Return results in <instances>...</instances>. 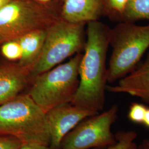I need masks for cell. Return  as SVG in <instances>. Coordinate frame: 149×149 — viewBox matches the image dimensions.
<instances>
[{"label":"cell","instance_id":"obj_1","mask_svg":"<svg viewBox=\"0 0 149 149\" xmlns=\"http://www.w3.org/2000/svg\"><path fill=\"white\" fill-rule=\"evenodd\" d=\"M87 25L84 53L79 69V85L71 103L99 113L103 109L106 101L107 56L111 28L99 21Z\"/></svg>","mask_w":149,"mask_h":149},{"label":"cell","instance_id":"obj_2","mask_svg":"<svg viewBox=\"0 0 149 149\" xmlns=\"http://www.w3.org/2000/svg\"><path fill=\"white\" fill-rule=\"evenodd\" d=\"M0 134L15 137L23 144L50 143L45 112L27 93L0 105Z\"/></svg>","mask_w":149,"mask_h":149},{"label":"cell","instance_id":"obj_3","mask_svg":"<svg viewBox=\"0 0 149 149\" xmlns=\"http://www.w3.org/2000/svg\"><path fill=\"white\" fill-rule=\"evenodd\" d=\"M82 54L33 77L27 94L43 111L71 103L79 85V69Z\"/></svg>","mask_w":149,"mask_h":149},{"label":"cell","instance_id":"obj_4","mask_svg":"<svg viewBox=\"0 0 149 149\" xmlns=\"http://www.w3.org/2000/svg\"><path fill=\"white\" fill-rule=\"evenodd\" d=\"M109 45L112 50L107 80L111 84L131 72L149 49V24L119 22L111 29Z\"/></svg>","mask_w":149,"mask_h":149},{"label":"cell","instance_id":"obj_5","mask_svg":"<svg viewBox=\"0 0 149 149\" xmlns=\"http://www.w3.org/2000/svg\"><path fill=\"white\" fill-rule=\"evenodd\" d=\"M86 24L70 23L60 18L49 27L42 51L32 67V77L53 69L84 50Z\"/></svg>","mask_w":149,"mask_h":149},{"label":"cell","instance_id":"obj_6","mask_svg":"<svg viewBox=\"0 0 149 149\" xmlns=\"http://www.w3.org/2000/svg\"><path fill=\"white\" fill-rule=\"evenodd\" d=\"M58 14L23 0H12L0 10V45L30 32L47 30Z\"/></svg>","mask_w":149,"mask_h":149},{"label":"cell","instance_id":"obj_7","mask_svg":"<svg viewBox=\"0 0 149 149\" xmlns=\"http://www.w3.org/2000/svg\"><path fill=\"white\" fill-rule=\"evenodd\" d=\"M118 111L114 104L86 118L64 137L60 149H100L114 144L116 139L112 127L117 119Z\"/></svg>","mask_w":149,"mask_h":149},{"label":"cell","instance_id":"obj_8","mask_svg":"<svg viewBox=\"0 0 149 149\" xmlns=\"http://www.w3.org/2000/svg\"><path fill=\"white\" fill-rule=\"evenodd\" d=\"M98 113L67 103L55 107L45 113L50 135L49 146L60 149L64 137L81 121Z\"/></svg>","mask_w":149,"mask_h":149},{"label":"cell","instance_id":"obj_9","mask_svg":"<svg viewBox=\"0 0 149 149\" xmlns=\"http://www.w3.org/2000/svg\"><path fill=\"white\" fill-rule=\"evenodd\" d=\"M31 70L18 63H0V105L20 95L32 82Z\"/></svg>","mask_w":149,"mask_h":149},{"label":"cell","instance_id":"obj_10","mask_svg":"<svg viewBox=\"0 0 149 149\" xmlns=\"http://www.w3.org/2000/svg\"><path fill=\"white\" fill-rule=\"evenodd\" d=\"M114 93H124L141 99L149 104V54L144 62L119 80L117 84L107 86Z\"/></svg>","mask_w":149,"mask_h":149},{"label":"cell","instance_id":"obj_11","mask_svg":"<svg viewBox=\"0 0 149 149\" xmlns=\"http://www.w3.org/2000/svg\"><path fill=\"white\" fill-rule=\"evenodd\" d=\"M104 15L103 0H63L60 16L65 21L87 24Z\"/></svg>","mask_w":149,"mask_h":149},{"label":"cell","instance_id":"obj_12","mask_svg":"<svg viewBox=\"0 0 149 149\" xmlns=\"http://www.w3.org/2000/svg\"><path fill=\"white\" fill-rule=\"evenodd\" d=\"M46 33L47 30H37L17 39L22 50L21 59L18 63L32 69L42 51Z\"/></svg>","mask_w":149,"mask_h":149},{"label":"cell","instance_id":"obj_13","mask_svg":"<svg viewBox=\"0 0 149 149\" xmlns=\"http://www.w3.org/2000/svg\"><path fill=\"white\" fill-rule=\"evenodd\" d=\"M149 22V0H129L126 8L118 22Z\"/></svg>","mask_w":149,"mask_h":149},{"label":"cell","instance_id":"obj_14","mask_svg":"<svg viewBox=\"0 0 149 149\" xmlns=\"http://www.w3.org/2000/svg\"><path fill=\"white\" fill-rule=\"evenodd\" d=\"M114 144L103 148L94 149H136L135 140L138 134L135 130H120L115 134Z\"/></svg>","mask_w":149,"mask_h":149},{"label":"cell","instance_id":"obj_15","mask_svg":"<svg viewBox=\"0 0 149 149\" xmlns=\"http://www.w3.org/2000/svg\"><path fill=\"white\" fill-rule=\"evenodd\" d=\"M1 55L7 61L19 63L22 55L21 46L17 39L10 40L0 45Z\"/></svg>","mask_w":149,"mask_h":149},{"label":"cell","instance_id":"obj_16","mask_svg":"<svg viewBox=\"0 0 149 149\" xmlns=\"http://www.w3.org/2000/svg\"><path fill=\"white\" fill-rule=\"evenodd\" d=\"M104 15L118 22L125 11L129 0H103Z\"/></svg>","mask_w":149,"mask_h":149},{"label":"cell","instance_id":"obj_17","mask_svg":"<svg viewBox=\"0 0 149 149\" xmlns=\"http://www.w3.org/2000/svg\"><path fill=\"white\" fill-rule=\"evenodd\" d=\"M147 108L141 103L137 102L132 103L128 111L129 120L135 124L143 125Z\"/></svg>","mask_w":149,"mask_h":149},{"label":"cell","instance_id":"obj_18","mask_svg":"<svg viewBox=\"0 0 149 149\" xmlns=\"http://www.w3.org/2000/svg\"><path fill=\"white\" fill-rule=\"evenodd\" d=\"M39 6L60 15L63 0H23Z\"/></svg>","mask_w":149,"mask_h":149},{"label":"cell","instance_id":"obj_19","mask_svg":"<svg viewBox=\"0 0 149 149\" xmlns=\"http://www.w3.org/2000/svg\"><path fill=\"white\" fill-rule=\"evenodd\" d=\"M23 145L15 137L0 134V149H20Z\"/></svg>","mask_w":149,"mask_h":149},{"label":"cell","instance_id":"obj_20","mask_svg":"<svg viewBox=\"0 0 149 149\" xmlns=\"http://www.w3.org/2000/svg\"><path fill=\"white\" fill-rule=\"evenodd\" d=\"M20 149H52L49 146L39 144H23Z\"/></svg>","mask_w":149,"mask_h":149},{"label":"cell","instance_id":"obj_21","mask_svg":"<svg viewBox=\"0 0 149 149\" xmlns=\"http://www.w3.org/2000/svg\"><path fill=\"white\" fill-rule=\"evenodd\" d=\"M136 149H149V138L145 139L139 145H137Z\"/></svg>","mask_w":149,"mask_h":149},{"label":"cell","instance_id":"obj_22","mask_svg":"<svg viewBox=\"0 0 149 149\" xmlns=\"http://www.w3.org/2000/svg\"><path fill=\"white\" fill-rule=\"evenodd\" d=\"M143 125L149 129V108H147Z\"/></svg>","mask_w":149,"mask_h":149},{"label":"cell","instance_id":"obj_23","mask_svg":"<svg viewBox=\"0 0 149 149\" xmlns=\"http://www.w3.org/2000/svg\"><path fill=\"white\" fill-rule=\"evenodd\" d=\"M12 0H0V10L7 5Z\"/></svg>","mask_w":149,"mask_h":149}]
</instances>
